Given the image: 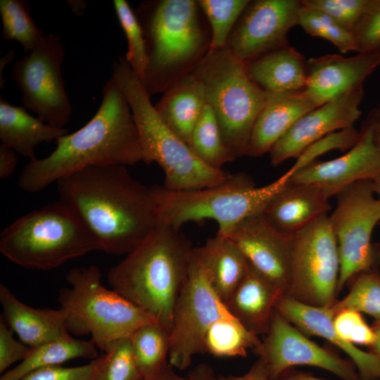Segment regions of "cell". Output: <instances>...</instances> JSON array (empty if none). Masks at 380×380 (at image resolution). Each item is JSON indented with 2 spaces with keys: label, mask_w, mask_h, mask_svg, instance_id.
<instances>
[{
  "label": "cell",
  "mask_w": 380,
  "mask_h": 380,
  "mask_svg": "<svg viewBox=\"0 0 380 380\" xmlns=\"http://www.w3.org/2000/svg\"><path fill=\"white\" fill-rule=\"evenodd\" d=\"M59 198L80 215L108 254L127 255L159 226L151 186L125 166L90 165L57 182Z\"/></svg>",
  "instance_id": "obj_1"
},
{
  "label": "cell",
  "mask_w": 380,
  "mask_h": 380,
  "mask_svg": "<svg viewBox=\"0 0 380 380\" xmlns=\"http://www.w3.org/2000/svg\"><path fill=\"white\" fill-rule=\"evenodd\" d=\"M46 157L29 161L18 177L29 193L44 190L61 178L90 165H134L144 162L139 137L129 103L113 76L102 89V100L91 119L56 141Z\"/></svg>",
  "instance_id": "obj_2"
},
{
  "label": "cell",
  "mask_w": 380,
  "mask_h": 380,
  "mask_svg": "<svg viewBox=\"0 0 380 380\" xmlns=\"http://www.w3.org/2000/svg\"><path fill=\"white\" fill-rule=\"evenodd\" d=\"M194 249L180 229L160 225L109 270L108 284L170 331Z\"/></svg>",
  "instance_id": "obj_3"
},
{
  "label": "cell",
  "mask_w": 380,
  "mask_h": 380,
  "mask_svg": "<svg viewBox=\"0 0 380 380\" xmlns=\"http://www.w3.org/2000/svg\"><path fill=\"white\" fill-rule=\"evenodd\" d=\"M143 30L148 63L141 80L151 96L191 73L210 50L211 33L196 0H153L134 10Z\"/></svg>",
  "instance_id": "obj_4"
},
{
  "label": "cell",
  "mask_w": 380,
  "mask_h": 380,
  "mask_svg": "<svg viewBox=\"0 0 380 380\" xmlns=\"http://www.w3.org/2000/svg\"><path fill=\"white\" fill-rule=\"evenodd\" d=\"M112 76L129 103L144 163L155 162L160 165L165 175L163 187L172 191H191L221 185L232 179L234 174L214 168L199 159L164 122L125 56L113 62Z\"/></svg>",
  "instance_id": "obj_5"
},
{
  "label": "cell",
  "mask_w": 380,
  "mask_h": 380,
  "mask_svg": "<svg viewBox=\"0 0 380 380\" xmlns=\"http://www.w3.org/2000/svg\"><path fill=\"white\" fill-rule=\"evenodd\" d=\"M94 251L96 238L60 198L15 220L0 235V252L26 269L51 270Z\"/></svg>",
  "instance_id": "obj_6"
},
{
  "label": "cell",
  "mask_w": 380,
  "mask_h": 380,
  "mask_svg": "<svg viewBox=\"0 0 380 380\" xmlns=\"http://www.w3.org/2000/svg\"><path fill=\"white\" fill-rule=\"evenodd\" d=\"M292 176L289 169L274 182L260 187L246 174L237 173L229 182L213 187L172 191L153 185L151 189L160 225L180 229L188 222L213 220L218 224L217 234L225 235L245 219L263 212Z\"/></svg>",
  "instance_id": "obj_7"
},
{
  "label": "cell",
  "mask_w": 380,
  "mask_h": 380,
  "mask_svg": "<svg viewBox=\"0 0 380 380\" xmlns=\"http://www.w3.org/2000/svg\"><path fill=\"white\" fill-rule=\"evenodd\" d=\"M101 279V270L95 265L70 270L65 279L70 288L59 291L58 301L66 313L68 331L91 335L96 347L105 352L115 341L156 320L115 291L106 288Z\"/></svg>",
  "instance_id": "obj_8"
},
{
  "label": "cell",
  "mask_w": 380,
  "mask_h": 380,
  "mask_svg": "<svg viewBox=\"0 0 380 380\" xmlns=\"http://www.w3.org/2000/svg\"><path fill=\"white\" fill-rule=\"evenodd\" d=\"M203 84L223 141L234 159L246 155L266 92L249 77L245 63L226 46L209 51L191 72Z\"/></svg>",
  "instance_id": "obj_9"
},
{
  "label": "cell",
  "mask_w": 380,
  "mask_h": 380,
  "mask_svg": "<svg viewBox=\"0 0 380 380\" xmlns=\"http://www.w3.org/2000/svg\"><path fill=\"white\" fill-rule=\"evenodd\" d=\"M339 274L337 243L327 214L293 236L286 296L309 305L330 306L338 300Z\"/></svg>",
  "instance_id": "obj_10"
},
{
  "label": "cell",
  "mask_w": 380,
  "mask_h": 380,
  "mask_svg": "<svg viewBox=\"0 0 380 380\" xmlns=\"http://www.w3.org/2000/svg\"><path fill=\"white\" fill-rule=\"evenodd\" d=\"M329 216L340 258L338 294L356 275L371 270L374 263L372 235L380 221V198L372 180L356 182L336 196Z\"/></svg>",
  "instance_id": "obj_11"
},
{
  "label": "cell",
  "mask_w": 380,
  "mask_h": 380,
  "mask_svg": "<svg viewBox=\"0 0 380 380\" xmlns=\"http://www.w3.org/2000/svg\"><path fill=\"white\" fill-rule=\"evenodd\" d=\"M64 57L60 36L48 34L15 62L11 75L22 92L23 106L43 122L59 128H64L72 115L61 73Z\"/></svg>",
  "instance_id": "obj_12"
},
{
  "label": "cell",
  "mask_w": 380,
  "mask_h": 380,
  "mask_svg": "<svg viewBox=\"0 0 380 380\" xmlns=\"http://www.w3.org/2000/svg\"><path fill=\"white\" fill-rule=\"evenodd\" d=\"M232 317L211 287L194 249L189 274L174 310L169 364L179 370L187 369L194 355L205 353L204 338L210 326Z\"/></svg>",
  "instance_id": "obj_13"
},
{
  "label": "cell",
  "mask_w": 380,
  "mask_h": 380,
  "mask_svg": "<svg viewBox=\"0 0 380 380\" xmlns=\"http://www.w3.org/2000/svg\"><path fill=\"white\" fill-rule=\"evenodd\" d=\"M265 335L254 352L265 363L270 380L295 366L321 368L343 380H362L351 361L310 340L276 310Z\"/></svg>",
  "instance_id": "obj_14"
},
{
  "label": "cell",
  "mask_w": 380,
  "mask_h": 380,
  "mask_svg": "<svg viewBox=\"0 0 380 380\" xmlns=\"http://www.w3.org/2000/svg\"><path fill=\"white\" fill-rule=\"evenodd\" d=\"M302 6L299 0L250 1L227 47L246 63L288 44L287 34L298 25Z\"/></svg>",
  "instance_id": "obj_15"
},
{
  "label": "cell",
  "mask_w": 380,
  "mask_h": 380,
  "mask_svg": "<svg viewBox=\"0 0 380 380\" xmlns=\"http://www.w3.org/2000/svg\"><path fill=\"white\" fill-rule=\"evenodd\" d=\"M222 236L238 246L253 268L286 295L294 234L278 230L262 212L245 219Z\"/></svg>",
  "instance_id": "obj_16"
},
{
  "label": "cell",
  "mask_w": 380,
  "mask_h": 380,
  "mask_svg": "<svg viewBox=\"0 0 380 380\" xmlns=\"http://www.w3.org/2000/svg\"><path fill=\"white\" fill-rule=\"evenodd\" d=\"M363 92V87L350 90L303 115L270 149L272 165L296 158L310 144L331 133L354 127L362 114Z\"/></svg>",
  "instance_id": "obj_17"
},
{
  "label": "cell",
  "mask_w": 380,
  "mask_h": 380,
  "mask_svg": "<svg viewBox=\"0 0 380 380\" xmlns=\"http://www.w3.org/2000/svg\"><path fill=\"white\" fill-rule=\"evenodd\" d=\"M356 144L343 156L308 164L296 172L290 182L312 184L329 198L349 186L373 180L380 174V151L373 140L369 115Z\"/></svg>",
  "instance_id": "obj_18"
},
{
  "label": "cell",
  "mask_w": 380,
  "mask_h": 380,
  "mask_svg": "<svg viewBox=\"0 0 380 380\" xmlns=\"http://www.w3.org/2000/svg\"><path fill=\"white\" fill-rule=\"evenodd\" d=\"M380 65V47L343 57L327 54L307 61L306 96L318 107L363 82Z\"/></svg>",
  "instance_id": "obj_19"
},
{
  "label": "cell",
  "mask_w": 380,
  "mask_h": 380,
  "mask_svg": "<svg viewBox=\"0 0 380 380\" xmlns=\"http://www.w3.org/2000/svg\"><path fill=\"white\" fill-rule=\"evenodd\" d=\"M275 310L305 335L321 337L345 353L362 380H380V358L338 336L334 328L335 314L331 306L309 305L284 295L277 301Z\"/></svg>",
  "instance_id": "obj_20"
},
{
  "label": "cell",
  "mask_w": 380,
  "mask_h": 380,
  "mask_svg": "<svg viewBox=\"0 0 380 380\" xmlns=\"http://www.w3.org/2000/svg\"><path fill=\"white\" fill-rule=\"evenodd\" d=\"M317 107L303 90L266 92L265 102L253 126L246 156L259 157L269 153L299 118Z\"/></svg>",
  "instance_id": "obj_21"
},
{
  "label": "cell",
  "mask_w": 380,
  "mask_h": 380,
  "mask_svg": "<svg viewBox=\"0 0 380 380\" xmlns=\"http://www.w3.org/2000/svg\"><path fill=\"white\" fill-rule=\"evenodd\" d=\"M1 318L30 348L70 336L67 316L62 309L34 308L21 302L0 284Z\"/></svg>",
  "instance_id": "obj_22"
},
{
  "label": "cell",
  "mask_w": 380,
  "mask_h": 380,
  "mask_svg": "<svg viewBox=\"0 0 380 380\" xmlns=\"http://www.w3.org/2000/svg\"><path fill=\"white\" fill-rule=\"evenodd\" d=\"M329 199L316 185L289 181L262 213L278 230L293 235L327 214Z\"/></svg>",
  "instance_id": "obj_23"
},
{
  "label": "cell",
  "mask_w": 380,
  "mask_h": 380,
  "mask_svg": "<svg viewBox=\"0 0 380 380\" xmlns=\"http://www.w3.org/2000/svg\"><path fill=\"white\" fill-rule=\"evenodd\" d=\"M283 293L250 265L245 277L224 303L229 313L256 335L266 334Z\"/></svg>",
  "instance_id": "obj_24"
},
{
  "label": "cell",
  "mask_w": 380,
  "mask_h": 380,
  "mask_svg": "<svg viewBox=\"0 0 380 380\" xmlns=\"http://www.w3.org/2000/svg\"><path fill=\"white\" fill-rule=\"evenodd\" d=\"M249 77L265 92L303 90L308 75L307 61L286 44L245 63Z\"/></svg>",
  "instance_id": "obj_25"
},
{
  "label": "cell",
  "mask_w": 380,
  "mask_h": 380,
  "mask_svg": "<svg viewBox=\"0 0 380 380\" xmlns=\"http://www.w3.org/2000/svg\"><path fill=\"white\" fill-rule=\"evenodd\" d=\"M194 251L211 287L224 303L246 275L249 262L232 240L217 234Z\"/></svg>",
  "instance_id": "obj_26"
},
{
  "label": "cell",
  "mask_w": 380,
  "mask_h": 380,
  "mask_svg": "<svg viewBox=\"0 0 380 380\" xmlns=\"http://www.w3.org/2000/svg\"><path fill=\"white\" fill-rule=\"evenodd\" d=\"M205 103L203 84L191 73L165 91L154 107L164 122L189 145Z\"/></svg>",
  "instance_id": "obj_27"
},
{
  "label": "cell",
  "mask_w": 380,
  "mask_h": 380,
  "mask_svg": "<svg viewBox=\"0 0 380 380\" xmlns=\"http://www.w3.org/2000/svg\"><path fill=\"white\" fill-rule=\"evenodd\" d=\"M65 128L47 124L30 115L24 106L11 105L0 99V140L30 160L35 158V148L42 143L56 141L68 134Z\"/></svg>",
  "instance_id": "obj_28"
},
{
  "label": "cell",
  "mask_w": 380,
  "mask_h": 380,
  "mask_svg": "<svg viewBox=\"0 0 380 380\" xmlns=\"http://www.w3.org/2000/svg\"><path fill=\"white\" fill-rule=\"evenodd\" d=\"M96 346L92 339L80 340L71 336L51 341L30 350L20 362L1 376L0 380H20L29 373L45 367L60 366L77 358H97Z\"/></svg>",
  "instance_id": "obj_29"
},
{
  "label": "cell",
  "mask_w": 380,
  "mask_h": 380,
  "mask_svg": "<svg viewBox=\"0 0 380 380\" xmlns=\"http://www.w3.org/2000/svg\"><path fill=\"white\" fill-rule=\"evenodd\" d=\"M129 339L136 364L144 380L156 379L169 364L170 331L153 321L137 329Z\"/></svg>",
  "instance_id": "obj_30"
},
{
  "label": "cell",
  "mask_w": 380,
  "mask_h": 380,
  "mask_svg": "<svg viewBox=\"0 0 380 380\" xmlns=\"http://www.w3.org/2000/svg\"><path fill=\"white\" fill-rule=\"evenodd\" d=\"M258 336L247 329L234 317L213 322L204 338L205 353L218 357H246L249 349L260 345Z\"/></svg>",
  "instance_id": "obj_31"
},
{
  "label": "cell",
  "mask_w": 380,
  "mask_h": 380,
  "mask_svg": "<svg viewBox=\"0 0 380 380\" xmlns=\"http://www.w3.org/2000/svg\"><path fill=\"white\" fill-rule=\"evenodd\" d=\"M189 145L199 159L214 168L222 169L224 165L235 160L224 144L215 113L207 102Z\"/></svg>",
  "instance_id": "obj_32"
},
{
  "label": "cell",
  "mask_w": 380,
  "mask_h": 380,
  "mask_svg": "<svg viewBox=\"0 0 380 380\" xmlns=\"http://www.w3.org/2000/svg\"><path fill=\"white\" fill-rule=\"evenodd\" d=\"M27 0H1L2 40L18 42L26 52L34 49L44 36L30 14Z\"/></svg>",
  "instance_id": "obj_33"
},
{
  "label": "cell",
  "mask_w": 380,
  "mask_h": 380,
  "mask_svg": "<svg viewBox=\"0 0 380 380\" xmlns=\"http://www.w3.org/2000/svg\"><path fill=\"white\" fill-rule=\"evenodd\" d=\"M209 25L211 41L209 51L227 46L231 32L247 7L248 0H197Z\"/></svg>",
  "instance_id": "obj_34"
},
{
  "label": "cell",
  "mask_w": 380,
  "mask_h": 380,
  "mask_svg": "<svg viewBox=\"0 0 380 380\" xmlns=\"http://www.w3.org/2000/svg\"><path fill=\"white\" fill-rule=\"evenodd\" d=\"M348 293L330 305L334 314L353 310L380 320V274L371 270L353 278Z\"/></svg>",
  "instance_id": "obj_35"
},
{
  "label": "cell",
  "mask_w": 380,
  "mask_h": 380,
  "mask_svg": "<svg viewBox=\"0 0 380 380\" xmlns=\"http://www.w3.org/2000/svg\"><path fill=\"white\" fill-rule=\"evenodd\" d=\"M113 5L120 25L127 41L125 56L133 72L142 80L148 63L146 44L141 24L125 0H114Z\"/></svg>",
  "instance_id": "obj_36"
},
{
  "label": "cell",
  "mask_w": 380,
  "mask_h": 380,
  "mask_svg": "<svg viewBox=\"0 0 380 380\" xmlns=\"http://www.w3.org/2000/svg\"><path fill=\"white\" fill-rule=\"evenodd\" d=\"M298 25L308 34L328 40L343 53L357 52L352 32L342 27L327 14L303 4L299 14Z\"/></svg>",
  "instance_id": "obj_37"
},
{
  "label": "cell",
  "mask_w": 380,
  "mask_h": 380,
  "mask_svg": "<svg viewBox=\"0 0 380 380\" xmlns=\"http://www.w3.org/2000/svg\"><path fill=\"white\" fill-rule=\"evenodd\" d=\"M93 380H144L133 355L129 337L115 341L104 352Z\"/></svg>",
  "instance_id": "obj_38"
},
{
  "label": "cell",
  "mask_w": 380,
  "mask_h": 380,
  "mask_svg": "<svg viewBox=\"0 0 380 380\" xmlns=\"http://www.w3.org/2000/svg\"><path fill=\"white\" fill-rule=\"evenodd\" d=\"M360 134L355 127L331 133L308 146L296 158L289 170L294 174L325 153L333 150H349L356 144Z\"/></svg>",
  "instance_id": "obj_39"
},
{
  "label": "cell",
  "mask_w": 380,
  "mask_h": 380,
  "mask_svg": "<svg viewBox=\"0 0 380 380\" xmlns=\"http://www.w3.org/2000/svg\"><path fill=\"white\" fill-rule=\"evenodd\" d=\"M369 0H302L311 8L319 11L352 32L364 13Z\"/></svg>",
  "instance_id": "obj_40"
},
{
  "label": "cell",
  "mask_w": 380,
  "mask_h": 380,
  "mask_svg": "<svg viewBox=\"0 0 380 380\" xmlns=\"http://www.w3.org/2000/svg\"><path fill=\"white\" fill-rule=\"evenodd\" d=\"M334 328L344 341L356 345L371 346L375 341V333L364 319L362 313L353 310H342L335 313Z\"/></svg>",
  "instance_id": "obj_41"
},
{
  "label": "cell",
  "mask_w": 380,
  "mask_h": 380,
  "mask_svg": "<svg viewBox=\"0 0 380 380\" xmlns=\"http://www.w3.org/2000/svg\"><path fill=\"white\" fill-rule=\"evenodd\" d=\"M352 33L357 53L380 47V0H369Z\"/></svg>",
  "instance_id": "obj_42"
},
{
  "label": "cell",
  "mask_w": 380,
  "mask_h": 380,
  "mask_svg": "<svg viewBox=\"0 0 380 380\" xmlns=\"http://www.w3.org/2000/svg\"><path fill=\"white\" fill-rule=\"evenodd\" d=\"M102 359L103 355L82 366L63 367L60 365L39 369L20 380H93Z\"/></svg>",
  "instance_id": "obj_43"
},
{
  "label": "cell",
  "mask_w": 380,
  "mask_h": 380,
  "mask_svg": "<svg viewBox=\"0 0 380 380\" xmlns=\"http://www.w3.org/2000/svg\"><path fill=\"white\" fill-rule=\"evenodd\" d=\"M13 331L0 317V372L27 355L30 348L13 337Z\"/></svg>",
  "instance_id": "obj_44"
},
{
  "label": "cell",
  "mask_w": 380,
  "mask_h": 380,
  "mask_svg": "<svg viewBox=\"0 0 380 380\" xmlns=\"http://www.w3.org/2000/svg\"><path fill=\"white\" fill-rule=\"evenodd\" d=\"M18 163L17 153L12 148L0 145V179L10 177L15 170Z\"/></svg>",
  "instance_id": "obj_45"
},
{
  "label": "cell",
  "mask_w": 380,
  "mask_h": 380,
  "mask_svg": "<svg viewBox=\"0 0 380 380\" xmlns=\"http://www.w3.org/2000/svg\"><path fill=\"white\" fill-rule=\"evenodd\" d=\"M215 380H270V377L265 363L258 358L243 375L215 376Z\"/></svg>",
  "instance_id": "obj_46"
},
{
  "label": "cell",
  "mask_w": 380,
  "mask_h": 380,
  "mask_svg": "<svg viewBox=\"0 0 380 380\" xmlns=\"http://www.w3.org/2000/svg\"><path fill=\"white\" fill-rule=\"evenodd\" d=\"M189 380H215V376L212 368L205 363H201L191 369L187 375Z\"/></svg>",
  "instance_id": "obj_47"
},
{
  "label": "cell",
  "mask_w": 380,
  "mask_h": 380,
  "mask_svg": "<svg viewBox=\"0 0 380 380\" xmlns=\"http://www.w3.org/2000/svg\"><path fill=\"white\" fill-rule=\"evenodd\" d=\"M369 117L372 125L373 140L380 151V101L377 107L372 110Z\"/></svg>",
  "instance_id": "obj_48"
},
{
  "label": "cell",
  "mask_w": 380,
  "mask_h": 380,
  "mask_svg": "<svg viewBox=\"0 0 380 380\" xmlns=\"http://www.w3.org/2000/svg\"><path fill=\"white\" fill-rule=\"evenodd\" d=\"M153 380H189L187 376H182L175 372V368L168 364L161 373Z\"/></svg>",
  "instance_id": "obj_49"
},
{
  "label": "cell",
  "mask_w": 380,
  "mask_h": 380,
  "mask_svg": "<svg viewBox=\"0 0 380 380\" xmlns=\"http://www.w3.org/2000/svg\"><path fill=\"white\" fill-rule=\"evenodd\" d=\"M276 380H324L322 379L314 376L310 374L303 372H294L289 374H284Z\"/></svg>",
  "instance_id": "obj_50"
},
{
  "label": "cell",
  "mask_w": 380,
  "mask_h": 380,
  "mask_svg": "<svg viewBox=\"0 0 380 380\" xmlns=\"http://www.w3.org/2000/svg\"><path fill=\"white\" fill-rule=\"evenodd\" d=\"M372 328L376 337L374 343L371 346L372 353L380 358V320H376Z\"/></svg>",
  "instance_id": "obj_51"
},
{
  "label": "cell",
  "mask_w": 380,
  "mask_h": 380,
  "mask_svg": "<svg viewBox=\"0 0 380 380\" xmlns=\"http://www.w3.org/2000/svg\"><path fill=\"white\" fill-rule=\"evenodd\" d=\"M14 51L9 50L6 55L0 60V82L2 80V71L7 63H9L14 57Z\"/></svg>",
  "instance_id": "obj_52"
},
{
  "label": "cell",
  "mask_w": 380,
  "mask_h": 380,
  "mask_svg": "<svg viewBox=\"0 0 380 380\" xmlns=\"http://www.w3.org/2000/svg\"><path fill=\"white\" fill-rule=\"evenodd\" d=\"M68 3L76 14H82L85 9L86 4L82 1H69Z\"/></svg>",
  "instance_id": "obj_53"
},
{
  "label": "cell",
  "mask_w": 380,
  "mask_h": 380,
  "mask_svg": "<svg viewBox=\"0 0 380 380\" xmlns=\"http://www.w3.org/2000/svg\"><path fill=\"white\" fill-rule=\"evenodd\" d=\"M372 185L376 196L380 198V174L372 180Z\"/></svg>",
  "instance_id": "obj_54"
}]
</instances>
